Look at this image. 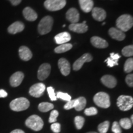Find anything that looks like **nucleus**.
<instances>
[{
  "instance_id": "nucleus-26",
  "label": "nucleus",
  "mask_w": 133,
  "mask_h": 133,
  "mask_svg": "<svg viewBox=\"0 0 133 133\" xmlns=\"http://www.w3.org/2000/svg\"><path fill=\"white\" fill-rule=\"evenodd\" d=\"M132 123H131V119L128 118H124L120 119L119 121V126H121L123 128L126 129H130L132 126Z\"/></svg>"
},
{
  "instance_id": "nucleus-35",
  "label": "nucleus",
  "mask_w": 133,
  "mask_h": 133,
  "mask_svg": "<svg viewBox=\"0 0 133 133\" xmlns=\"http://www.w3.org/2000/svg\"><path fill=\"white\" fill-rule=\"evenodd\" d=\"M47 91L48 92V94H49V98L51 101H55L57 100V97H56V93H55L54 89L51 86H49L47 88Z\"/></svg>"
},
{
  "instance_id": "nucleus-47",
  "label": "nucleus",
  "mask_w": 133,
  "mask_h": 133,
  "mask_svg": "<svg viewBox=\"0 0 133 133\" xmlns=\"http://www.w3.org/2000/svg\"><path fill=\"white\" fill-rule=\"evenodd\" d=\"M105 22H103V23H102V25H105Z\"/></svg>"
},
{
  "instance_id": "nucleus-21",
  "label": "nucleus",
  "mask_w": 133,
  "mask_h": 133,
  "mask_svg": "<svg viewBox=\"0 0 133 133\" xmlns=\"http://www.w3.org/2000/svg\"><path fill=\"white\" fill-rule=\"evenodd\" d=\"M54 39L57 44H62L69 42L71 39V36L69 33L65 31L57 34L54 37Z\"/></svg>"
},
{
  "instance_id": "nucleus-2",
  "label": "nucleus",
  "mask_w": 133,
  "mask_h": 133,
  "mask_svg": "<svg viewBox=\"0 0 133 133\" xmlns=\"http://www.w3.org/2000/svg\"><path fill=\"white\" fill-rule=\"evenodd\" d=\"M10 108L15 112L25 110L29 107L30 102L25 97H19L13 100L10 103Z\"/></svg>"
},
{
  "instance_id": "nucleus-43",
  "label": "nucleus",
  "mask_w": 133,
  "mask_h": 133,
  "mask_svg": "<svg viewBox=\"0 0 133 133\" xmlns=\"http://www.w3.org/2000/svg\"><path fill=\"white\" fill-rule=\"evenodd\" d=\"M13 6H17L21 3L22 0H9Z\"/></svg>"
},
{
  "instance_id": "nucleus-36",
  "label": "nucleus",
  "mask_w": 133,
  "mask_h": 133,
  "mask_svg": "<svg viewBox=\"0 0 133 133\" xmlns=\"http://www.w3.org/2000/svg\"><path fill=\"white\" fill-rule=\"evenodd\" d=\"M84 114L87 116H92L96 115L97 114V110L95 107H90L84 110Z\"/></svg>"
},
{
  "instance_id": "nucleus-5",
  "label": "nucleus",
  "mask_w": 133,
  "mask_h": 133,
  "mask_svg": "<svg viewBox=\"0 0 133 133\" xmlns=\"http://www.w3.org/2000/svg\"><path fill=\"white\" fill-rule=\"evenodd\" d=\"M53 25V19L51 16H45L41 20L38 26L39 34L46 35L51 31Z\"/></svg>"
},
{
  "instance_id": "nucleus-45",
  "label": "nucleus",
  "mask_w": 133,
  "mask_h": 133,
  "mask_svg": "<svg viewBox=\"0 0 133 133\" xmlns=\"http://www.w3.org/2000/svg\"><path fill=\"white\" fill-rule=\"evenodd\" d=\"M131 123H133V115H131Z\"/></svg>"
},
{
  "instance_id": "nucleus-14",
  "label": "nucleus",
  "mask_w": 133,
  "mask_h": 133,
  "mask_svg": "<svg viewBox=\"0 0 133 133\" xmlns=\"http://www.w3.org/2000/svg\"><path fill=\"white\" fill-rule=\"evenodd\" d=\"M92 16L96 21L102 22L105 19L107 13L104 9L101 8H93L92 9Z\"/></svg>"
},
{
  "instance_id": "nucleus-17",
  "label": "nucleus",
  "mask_w": 133,
  "mask_h": 133,
  "mask_svg": "<svg viewBox=\"0 0 133 133\" xmlns=\"http://www.w3.org/2000/svg\"><path fill=\"white\" fill-rule=\"evenodd\" d=\"M25 25L22 22L20 21H17L13 23L8 29V32L11 34H16L21 32L24 30Z\"/></svg>"
},
{
  "instance_id": "nucleus-11",
  "label": "nucleus",
  "mask_w": 133,
  "mask_h": 133,
  "mask_svg": "<svg viewBox=\"0 0 133 133\" xmlns=\"http://www.w3.org/2000/svg\"><path fill=\"white\" fill-rule=\"evenodd\" d=\"M58 66L61 70V74L64 76L69 75L70 73V64L67 60L64 58H61L59 60Z\"/></svg>"
},
{
  "instance_id": "nucleus-23",
  "label": "nucleus",
  "mask_w": 133,
  "mask_h": 133,
  "mask_svg": "<svg viewBox=\"0 0 133 133\" xmlns=\"http://www.w3.org/2000/svg\"><path fill=\"white\" fill-rule=\"evenodd\" d=\"M80 8L83 12L88 13L92 11L94 2L92 0H78Z\"/></svg>"
},
{
  "instance_id": "nucleus-28",
  "label": "nucleus",
  "mask_w": 133,
  "mask_h": 133,
  "mask_svg": "<svg viewBox=\"0 0 133 133\" xmlns=\"http://www.w3.org/2000/svg\"><path fill=\"white\" fill-rule=\"evenodd\" d=\"M124 70L126 73H130L133 70V59L129 58L124 63Z\"/></svg>"
},
{
  "instance_id": "nucleus-13",
  "label": "nucleus",
  "mask_w": 133,
  "mask_h": 133,
  "mask_svg": "<svg viewBox=\"0 0 133 133\" xmlns=\"http://www.w3.org/2000/svg\"><path fill=\"white\" fill-rule=\"evenodd\" d=\"M24 78V74L21 71H17L10 78V84L12 87H17L21 84Z\"/></svg>"
},
{
  "instance_id": "nucleus-40",
  "label": "nucleus",
  "mask_w": 133,
  "mask_h": 133,
  "mask_svg": "<svg viewBox=\"0 0 133 133\" xmlns=\"http://www.w3.org/2000/svg\"><path fill=\"white\" fill-rule=\"evenodd\" d=\"M126 83L129 87H132L133 86V75L129 74L126 76Z\"/></svg>"
},
{
  "instance_id": "nucleus-10",
  "label": "nucleus",
  "mask_w": 133,
  "mask_h": 133,
  "mask_svg": "<svg viewBox=\"0 0 133 133\" xmlns=\"http://www.w3.org/2000/svg\"><path fill=\"white\" fill-rule=\"evenodd\" d=\"M51 70V66L49 64H43L38 69V78L41 81L46 79L49 76Z\"/></svg>"
},
{
  "instance_id": "nucleus-39",
  "label": "nucleus",
  "mask_w": 133,
  "mask_h": 133,
  "mask_svg": "<svg viewBox=\"0 0 133 133\" xmlns=\"http://www.w3.org/2000/svg\"><path fill=\"white\" fill-rule=\"evenodd\" d=\"M105 61L107 62V65L110 66V67H113V66H114L115 65H118V61L112 59V58H110V57L107 58V59H106Z\"/></svg>"
},
{
  "instance_id": "nucleus-20",
  "label": "nucleus",
  "mask_w": 133,
  "mask_h": 133,
  "mask_svg": "<svg viewBox=\"0 0 133 133\" xmlns=\"http://www.w3.org/2000/svg\"><path fill=\"white\" fill-rule=\"evenodd\" d=\"M91 43L94 47L100 49L106 48L108 47L109 44L105 39L100 38L99 36H93L91 39Z\"/></svg>"
},
{
  "instance_id": "nucleus-38",
  "label": "nucleus",
  "mask_w": 133,
  "mask_h": 133,
  "mask_svg": "<svg viewBox=\"0 0 133 133\" xmlns=\"http://www.w3.org/2000/svg\"><path fill=\"white\" fill-rule=\"evenodd\" d=\"M51 129L53 132L55 133H59L60 132L61 129V124L58 123H54L51 124Z\"/></svg>"
},
{
  "instance_id": "nucleus-8",
  "label": "nucleus",
  "mask_w": 133,
  "mask_h": 133,
  "mask_svg": "<svg viewBox=\"0 0 133 133\" xmlns=\"http://www.w3.org/2000/svg\"><path fill=\"white\" fill-rule=\"evenodd\" d=\"M46 89V86L42 83H36L31 86L29 90V94L34 97H39L43 95Z\"/></svg>"
},
{
  "instance_id": "nucleus-44",
  "label": "nucleus",
  "mask_w": 133,
  "mask_h": 133,
  "mask_svg": "<svg viewBox=\"0 0 133 133\" xmlns=\"http://www.w3.org/2000/svg\"><path fill=\"white\" fill-rule=\"evenodd\" d=\"M10 133H25V132L24 131L21 130V129H15V130L11 131Z\"/></svg>"
},
{
  "instance_id": "nucleus-12",
  "label": "nucleus",
  "mask_w": 133,
  "mask_h": 133,
  "mask_svg": "<svg viewBox=\"0 0 133 133\" xmlns=\"http://www.w3.org/2000/svg\"><path fill=\"white\" fill-rule=\"evenodd\" d=\"M66 18L71 24H76L79 20V13L75 8H71L66 12Z\"/></svg>"
},
{
  "instance_id": "nucleus-41",
  "label": "nucleus",
  "mask_w": 133,
  "mask_h": 133,
  "mask_svg": "<svg viewBox=\"0 0 133 133\" xmlns=\"http://www.w3.org/2000/svg\"><path fill=\"white\" fill-rule=\"evenodd\" d=\"M110 58H112V59L114 60H116V61H118L119 58H120V56L119 54H117V53H114V52H112L110 53Z\"/></svg>"
},
{
  "instance_id": "nucleus-34",
  "label": "nucleus",
  "mask_w": 133,
  "mask_h": 133,
  "mask_svg": "<svg viewBox=\"0 0 133 133\" xmlns=\"http://www.w3.org/2000/svg\"><path fill=\"white\" fill-rule=\"evenodd\" d=\"M59 116V112L58 111L56 110H54L52 112H51V114H50V116L49 118V123H55L57 121V118Z\"/></svg>"
},
{
  "instance_id": "nucleus-6",
  "label": "nucleus",
  "mask_w": 133,
  "mask_h": 133,
  "mask_svg": "<svg viewBox=\"0 0 133 133\" xmlns=\"http://www.w3.org/2000/svg\"><path fill=\"white\" fill-rule=\"evenodd\" d=\"M117 106L121 110L128 111L133 106V99L131 96L121 95L117 99Z\"/></svg>"
},
{
  "instance_id": "nucleus-42",
  "label": "nucleus",
  "mask_w": 133,
  "mask_h": 133,
  "mask_svg": "<svg viewBox=\"0 0 133 133\" xmlns=\"http://www.w3.org/2000/svg\"><path fill=\"white\" fill-rule=\"evenodd\" d=\"M8 96V93L4 89H0V98H4Z\"/></svg>"
},
{
  "instance_id": "nucleus-4",
  "label": "nucleus",
  "mask_w": 133,
  "mask_h": 133,
  "mask_svg": "<svg viewBox=\"0 0 133 133\" xmlns=\"http://www.w3.org/2000/svg\"><path fill=\"white\" fill-rule=\"evenodd\" d=\"M94 102L98 107L107 109L110 106V96L107 93L104 92H99L97 93L94 98Z\"/></svg>"
},
{
  "instance_id": "nucleus-3",
  "label": "nucleus",
  "mask_w": 133,
  "mask_h": 133,
  "mask_svg": "<svg viewBox=\"0 0 133 133\" xmlns=\"http://www.w3.org/2000/svg\"><path fill=\"white\" fill-rule=\"evenodd\" d=\"M25 125L33 131H38L42 129L44 123L41 118L39 116L33 115L26 119Z\"/></svg>"
},
{
  "instance_id": "nucleus-22",
  "label": "nucleus",
  "mask_w": 133,
  "mask_h": 133,
  "mask_svg": "<svg viewBox=\"0 0 133 133\" xmlns=\"http://www.w3.org/2000/svg\"><path fill=\"white\" fill-rule=\"evenodd\" d=\"M23 15L26 20L29 21H35L37 19L38 15L32 8L26 7L23 10Z\"/></svg>"
},
{
  "instance_id": "nucleus-7",
  "label": "nucleus",
  "mask_w": 133,
  "mask_h": 133,
  "mask_svg": "<svg viewBox=\"0 0 133 133\" xmlns=\"http://www.w3.org/2000/svg\"><path fill=\"white\" fill-rule=\"evenodd\" d=\"M66 3V0H46L44 6L48 11H57L64 8Z\"/></svg>"
},
{
  "instance_id": "nucleus-24",
  "label": "nucleus",
  "mask_w": 133,
  "mask_h": 133,
  "mask_svg": "<svg viewBox=\"0 0 133 133\" xmlns=\"http://www.w3.org/2000/svg\"><path fill=\"white\" fill-rule=\"evenodd\" d=\"M72 48V44L70 43H65V44H60L59 46L55 48L54 51L56 53H64L70 50Z\"/></svg>"
},
{
  "instance_id": "nucleus-32",
  "label": "nucleus",
  "mask_w": 133,
  "mask_h": 133,
  "mask_svg": "<svg viewBox=\"0 0 133 133\" xmlns=\"http://www.w3.org/2000/svg\"><path fill=\"white\" fill-rule=\"evenodd\" d=\"M78 104V99L70 100V101H68L67 103L65 105L64 108L65 110H70L75 108Z\"/></svg>"
},
{
  "instance_id": "nucleus-9",
  "label": "nucleus",
  "mask_w": 133,
  "mask_h": 133,
  "mask_svg": "<svg viewBox=\"0 0 133 133\" xmlns=\"http://www.w3.org/2000/svg\"><path fill=\"white\" fill-rule=\"evenodd\" d=\"M92 60V57L90 54L86 53V54H83L81 57H79L78 59L76 60L74 62V65H73V69L75 71L79 70L81 69L84 63L91 62Z\"/></svg>"
},
{
  "instance_id": "nucleus-33",
  "label": "nucleus",
  "mask_w": 133,
  "mask_h": 133,
  "mask_svg": "<svg viewBox=\"0 0 133 133\" xmlns=\"http://www.w3.org/2000/svg\"><path fill=\"white\" fill-rule=\"evenodd\" d=\"M56 97L59 98V99H61L62 100H64V101H70L71 100V96L68 94L67 93H65L62 92H58L57 93V96H56Z\"/></svg>"
},
{
  "instance_id": "nucleus-30",
  "label": "nucleus",
  "mask_w": 133,
  "mask_h": 133,
  "mask_svg": "<svg viewBox=\"0 0 133 133\" xmlns=\"http://www.w3.org/2000/svg\"><path fill=\"white\" fill-rule=\"evenodd\" d=\"M110 126V122L109 121H105L102 123L98 126V131L100 133H106L108 131Z\"/></svg>"
},
{
  "instance_id": "nucleus-31",
  "label": "nucleus",
  "mask_w": 133,
  "mask_h": 133,
  "mask_svg": "<svg viewBox=\"0 0 133 133\" xmlns=\"http://www.w3.org/2000/svg\"><path fill=\"white\" fill-rule=\"evenodd\" d=\"M122 54L125 57H131L133 55V46H125L122 49Z\"/></svg>"
},
{
  "instance_id": "nucleus-27",
  "label": "nucleus",
  "mask_w": 133,
  "mask_h": 133,
  "mask_svg": "<svg viewBox=\"0 0 133 133\" xmlns=\"http://www.w3.org/2000/svg\"><path fill=\"white\" fill-rule=\"evenodd\" d=\"M86 105V100L84 97H79L78 98V104L75 107L76 111H81L85 108Z\"/></svg>"
},
{
  "instance_id": "nucleus-46",
  "label": "nucleus",
  "mask_w": 133,
  "mask_h": 133,
  "mask_svg": "<svg viewBox=\"0 0 133 133\" xmlns=\"http://www.w3.org/2000/svg\"><path fill=\"white\" fill-rule=\"evenodd\" d=\"M87 133H97V132H88Z\"/></svg>"
},
{
  "instance_id": "nucleus-16",
  "label": "nucleus",
  "mask_w": 133,
  "mask_h": 133,
  "mask_svg": "<svg viewBox=\"0 0 133 133\" xmlns=\"http://www.w3.org/2000/svg\"><path fill=\"white\" fill-rule=\"evenodd\" d=\"M109 34L111 38L118 41H123L126 37L125 33L117 28H110L109 30Z\"/></svg>"
},
{
  "instance_id": "nucleus-37",
  "label": "nucleus",
  "mask_w": 133,
  "mask_h": 133,
  "mask_svg": "<svg viewBox=\"0 0 133 133\" xmlns=\"http://www.w3.org/2000/svg\"><path fill=\"white\" fill-rule=\"evenodd\" d=\"M112 131L114 133H121V129L120 126L117 121H114L113 123Z\"/></svg>"
},
{
  "instance_id": "nucleus-19",
  "label": "nucleus",
  "mask_w": 133,
  "mask_h": 133,
  "mask_svg": "<svg viewBox=\"0 0 133 133\" xmlns=\"http://www.w3.org/2000/svg\"><path fill=\"white\" fill-rule=\"evenodd\" d=\"M101 82L103 83V84L109 88H115L117 83L115 78L112 75H109L103 76L101 78Z\"/></svg>"
},
{
  "instance_id": "nucleus-25",
  "label": "nucleus",
  "mask_w": 133,
  "mask_h": 133,
  "mask_svg": "<svg viewBox=\"0 0 133 133\" xmlns=\"http://www.w3.org/2000/svg\"><path fill=\"white\" fill-rule=\"evenodd\" d=\"M54 109V105L49 102H41L38 105V109L40 112H47Z\"/></svg>"
},
{
  "instance_id": "nucleus-18",
  "label": "nucleus",
  "mask_w": 133,
  "mask_h": 133,
  "mask_svg": "<svg viewBox=\"0 0 133 133\" xmlns=\"http://www.w3.org/2000/svg\"><path fill=\"white\" fill-rule=\"evenodd\" d=\"M19 54L20 58L24 61H28L32 57V52L29 48L25 46H21L19 49Z\"/></svg>"
},
{
  "instance_id": "nucleus-1",
  "label": "nucleus",
  "mask_w": 133,
  "mask_h": 133,
  "mask_svg": "<svg viewBox=\"0 0 133 133\" xmlns=\"http://www.w3.org/2000/svg\"><path fill=\"white\" fill-rule=\"evenodd\" d=\"M116 25L118 29L124 33L128 31L133 25L132 17L129 14H123L119 16L116 21Z\"/></svg>"
},
{
  "instance_id": "nucleus-15",
  "label": "nucleus",
  "mask_w": 133,
  "mask_h": 133,
  "mask_svg": "<svg viewBox=\"0 0 133 133\" xmlns=\"http://www.w3.org/2000/svg\"><path fill=\"white\" fill-rule=\"evenodd\" d=\"M86 22L84 21L83 23L78 24H71L69 25L70 30L78 33H84L86 32L88 30V26L86 24Z\"/></svg>"
},
{
  "instance_id": "nucleus-29",
  "label": "nucleus",
  "mask_w": 133,
  "mask_h": 133,
  "mask_svg": "<svg viewBox=\"0 0 133 133\" xmlns=\"http://www.w3.org/2000/svg\"><path fill=\"white\" fill-rule=\"evenodd\" d=\"M84 119L83 116H77L75 118V124L76 129H80L83 128V125L84 124Z\"/></svg>"
}]
</instances>
